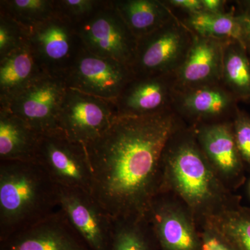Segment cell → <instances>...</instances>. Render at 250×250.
<instances>
[{
    "label": "cell",
    "mask_w": 250,
    "mask_h": 250,
    "mask_svg": "<svg viewBox=\"0 0 250 250\" xmlns=\"http://www.w3.org/2000/svg\"><path fill=\"white\" fill-rule=\"evenodd\" d=\"M184 124L172 108L152 116L118 117L85 146L91 194L112 218L147 216L160 188L163 153Z\"/></svg>",
    "instance_id": "obj_1"
},
{
    "label": "cell",
    "mask_w": 250,
    "mask_h": 250,
    "mask_svg": "<svg viewBox=\"0 0 250 250\" xmlns=\"http://www.w3.org/2000/svg\"><path fill=\"white\" fill-rule=\"evenodd\" d=\"M59 209V187L39 164L0 161V241Z\"/></svg>",
    "instance_id": "obj_2"
},
{
    "label": "cell",
    "mask_w": 250,
    "mask_h": 250,
    "mask_svg": "<svg viewBox=\"0 0 250 250\" xmlns=\"http://www.w3.org/2000/svg\"><path fill=\"white\" fill-rule=\"evenodd\" d=\"M218 176L202 152L193 127L184 123L163 153L159 191L165 185L170 187L192 211L207 213L223 196Z\"/></svg>",
    "instance_id": "obj_3"
},
{
    "label": "cell",
    "mask_w": 250,
    "mask_h": 250,
    "mask_svg": "<svg viewBox=\"0 0 250 250\" xmlns=\"http://www.w3.org/2000/svg\"><path fill=\"white\" fill-rule=\"evenodd\" d=\"M194 34L175 16L165 25L138 40L131 71L134 77L170 75L180 67Z\"/></svg>",
    "instance_id": "obj_4"
},
{
    "label": "cell",
    "mask_w": 250,
    "mask_h": 250,
    "mask_svg": "<svg viewBox=\"0 0 250 250\" xmlns=\"http://www.w3.org/2000/svg\"><path fill=\"white\" fill-rule=\"evenodd\" d=\"M36 162L57 187L91 193L93 176L86 149L60 130L41 135Z\"/></svg>",
    "instance_id": "obj_5"
},
{
    "label": "cell",
    "mask_w": 250,
    "mask_h": 250,
    "mask_svg": "<svg viewBox=\"0 0 250 250\" xmlns=\"http://www.w3.org/2000/svg\"><path fill=\"white\" fill-rule=\"evenodd\" d=\"M75 28L82 45L87 50L131 68L136 56L138 39L113 6V0H110L105 7Z\"/></svg>",
    "instance_id": "obj_6"
},
{
    "label": "cell",
    "mask_w": 250,
    "mask_h": 250,
    "mask_svg": "<svg viewBox=\"0 0 250 250\" xmlns=\"http://www.w3.org/2000/svg\"><path fill=\"white\" fill-rule=\"evenodd\" d=\"M115 102L67 88L59 128L73 142L87 146L98 139L118 118Z\"/></svg>",
    "instance_id": "obj_7"
},
{
    "label": "cell",
    "mask_w": 250,
    "mask_h": 250,
    "mask_svg": "<svg viewBox=\"0 0 250 250\" xmlns=\"http://www.w3.org/2000/svg\"><path fill=\"white\" fill-rule=\"evenodd\" d=\"M134 77L129 67L83 46L63 80L67 88L115 102Z\"/></svg>",
    "instance_id": "obj_8"
},
{
    "label": "cell",
    "mask_w": 250,
    "mask_h": 250,
    "mask_svg": "<svg viewBox=\"0 0 250 250\" xmlns=\"http://www.w3.org/2000/svg\"><path fill=\"white\" fill-rule=\"evenodd\" d=\"M67 89L63 79L45 75L0 108L9 110L38 134H50L60 130L59 113Z\"/></svg>",
    "instance_id": "obj_9"
},
{
    "label": "cell",
    "mask_w": 250,
    "mask_h": 250,
    "mask_svg": "<svg viewBox=\"0 0 250 250\" xmlns=\"http://www.w3.org/2000/svg\"><path fill=\"white\" fill-rule=\"evenodd\" d=\"M27 40L46 73L62 79L83 47L75 26L56 14L31 29Z\"/></svg>",
    "instance_id": "obj_10"
},
{
    "label": "cell",
    "mask_w": 250,
    "mask_h": 250,
    "mask_svg": "<svg viewBox=\"0 0 250 250\" xmlns=\"http://www.w3.org/2000/svg\"><path fill=\"white\" fill-rule=\"evenodd\" d=\"M59 207L91 250H111L113 218L90 192L59 187Z\"/></svg>",
    "instance_id": "obj_11"
},
{
    "label": "cell",
    "mask_w": 250,
    "mask_h": 250,
    "mask_svg": "<svg viewBox=\"0 0 250 250\" xmlns=\"http://www.w3.org/2000/svg\"><path fill=\"white\" fill-rule=\"evenodd\" d=\"M238 100L221 83L175 89L172 108L192 126L229 122L237 111Z\"/></svg>",
    "instance_id": "obj_12"
},
{
    "label": "cell",
    "mask_w": 250,
    "mask_h": 250,
    "mask_svg": "<svg viewBox=\"0 0 250 250\" xmlns=\"http://www.w3.org/2000/svg\"><path fill=\"white\" fill-rule=\"evenodd\" d=\"M175 89L174 74L134 77L115 101L118 116H152L170 109Z\"/></svg>",
    "instance_id": "obj_13"
},
{
    "label": "cell",
    "mask_w": 250,
    "mask_h": 250,
    "mask_svg": "<svg viewBox=\"0 0 250 250\" xmlns=\"http://www.w3.org/2000/svg\"><path fill=\"white\" fill-rule=\"evenodd\" d=\"M0 250H91L62 210L0 241Z\"/></svg>",
    "instance_id": "obj_14"
},
{
    "label": "cell",
    "mask_w": 250,
    "mask_h": 250,
    "mask_svg": "<svg viewBox=\"0 0 250 250\" xmlns=\"http://www.w3.org/2000/svg\"><path fill=\"white\" fill-rule=\"evenodd\" d=\"M225 42L194 34L187 57L174 73L176 89L221 83Z\"/></svg>",
    "instance_id": "obj_15"
},
{
    "label": "cell",
    "mask_w": 250,
    "mask_h": 250,
    "mask_svg": "<svg viewBox=\"0 0 250 250\" xmlns=\"http://www.w3.org/2000/svg\"><path fill=\"white\" fill-rule=\"evenodd\" d=\"M147 216L161 250H200V233L182 208L156 195Z\"/></svg>",
    "instance_id": "obj_16"
},
{
    "label": "cell",
    "mask_w": 250,
    "mask_h": 250,
    "mask_svg": "<svg viewBox=\"0 0 250 250\" xmlns=\"http://www.w3.org/2000/svg\"><path fill=\"white\" fill-rule=\"evenodd\" d=\"M197 142L218 176L231 179L241 167V157L237 148L231 122L208 123L192 126Z\"/></svg>",
    "instance_id": "obj_17"
},
{
    "label": "cell",
    "mask_w": 250,
    "mask_h": 250,
    "mask_svg": "<svg viewBox=\"0 0 250 250\" xmlns=\"http://www.w3.org/2000/svg\"><path fill=\"white\" fill-rule=\"evenodd\" d=\"M27 39L0 59V106L47 75Z\"/></svg>",
    "instance_id": "obj_18"
},
{
    "label": "cell",
    "mask_w": 250,
    "mask_h": 250,
    "mask_svg": "<svg viewBox=\"0 0 250 250\" xmlns=\"http://www.w3.org/2000/svg\"><path fill=\"white\" fill-rule=\"evenodd\" d=\"M40 136L25 122L0 108V161L36 162Z\"/></svg>",
    "instance_id": "obj_19"
},
{
    "label": "cell",
    "mask_w": 250,
    "mask_h": 250,
    "mask_svg": "<svg viewBox=\"0 0 250 250\" xmlns=\"http://www.w3.org/2000/svg\"><path fill=\"white\" fill-rule=\"evenodd\" d=\"M113 6L138 40L175 16L164 0H113Z\"/></svg>",
    "instance_id": "obj_20"
},
{
    "label": "cell",
    "mask_w": 250,
    "mask_h": 250,
    "mask_svg": "<svg viewBox=\"0 0 250 250\" xmlns=\"http://www.w3.org/2000/svg\"><path fill=\"white\" fill-rule=\"evenodd\" d=\"M221 83L238 101L250 100V56L238 41L224 45Z\"/></svg>",
    "instance_id": "obj_21"
},
{
    "label": "cell",
    "mask_w": 250,
    "mask_h": 250,
    "mask_svg": "<svg viewBox=\"0 0 250 250\" xmlns=\"http://www.w3.org/2000/svg\"><path fill=\"white\" fill-rule=\"evenodd\" d=\"M179 18V17H178ZM184 25L196 35L216 40H241V28L233 12L210 13L201 11L179 18Z\"/></svg>",
    "instance_id": "obj_22"
},
{
    "label": "cell",
    "mask_w": 250,
    "mask_h": 250,
    "mask_svg": "<svg viewBox=\"0 0 250 250\" xmlns=\"http://www.w3.org/2000/svg\"><path fill=\"white\" fill-rule=\"evenodd\" d=\"M111 250H161L147 216L113 219Z\"/></svg>",
    "instance_id": "obj_23"
},
{
    "label": "cell",
    "mask_w": 250,
    "mask_h": 250,
    "mask_svg": "<svg viewBox=\"0 0 250 250\" xmlns=\"http://www.w3.org/2000/svg\"><path fill=\"white\" fill-rule=\"evenodd\" d=\"M0 12L6 14L29 34L55 13V0H1Z\"/></svg>",
    "instance_id": "obj_24"
},
{
    "label": "cell",
    "mask_w": 250,
    "mask_h": 250,
    "mask_svg": "<svg viewBox=\"0 0 250 250\" xmlns=\"http://www.w3.org/2000/svg\"><path fill=\"white\" fill-rule=\"evenodd\" d=\"M236 247L250 250V215L236 210H222L209 218Z\"/></svg>",
    "instance_id": "obj_25"
},
{
    "label": "cell",
    "mask_w": 250,
    "mask_h": 250,
    "mask_svg": "<svg viewBox=\"0 0 250 250\" xmlns=\"http://www.w3.org/2000/svg\"><path fill=\"white\" fill-rule=\"evenodd\" d=\"M109 1L110 0H55V13L76 26L89 19Z\"/></svg>",
    "instance_id": "obj_26"
},
{
    "label": "cell",
    "mask_w": 250,
    "mask_h": 250,
    "mask_svg": "<svg viewBox=\"0 0 250 250\" xmlns=\"http://www.w3.org/2000/svg\"><path fill=\"white\" fill-rule=\"evenodd\" d=\"M27 39V33L6 14L0 12V59Z\"/></svg>",
    "instance_id": "obj_27"
},
{
    "label": "cell",
    "mask_w": 250,
    "mask_h": 250,
    "mask_svg": "<svg viewBox=\"0 0 250 250\" xmlns=\"http://www.w3.org/2000/svg\"><path fill=\"white\" fill-rule=\"evenodd\" d=\"M231 123L240 156L250 165V118L238 109Z\"/></svg>",
    "instance_id": "obj_28"
},
{
    "label": "cell",
    "mask_w": 250,
    "mask_h": 250,
    "mask_svg": "<svg viewBox=\"0 0 250 250\" xmlns=\"http://www.w3.org/2000/svg\"><path fill=\"white\" fill-rule=\"evenodd\" d=\"M200 236V250H237L236 247L210 219Z\"/></svg>",
    "instance_id": "obj_29"
},
{
    "label": "cell",
    "mask_w": 250,
    "mask_h": 250,
    "mask_svg": "<svg viewBox=\"0 0 250 250\" xmlns=\"http://www.w3.org/2000/svg\"><path fill=\"white\" fill-rule=\"evenodd\" d=\"M240 11L235 13L241 28V44L250 56V0L238 1Z\"/></svg>",
    "instance_id": "obj_30"
},
{
    "label": "cell",
    "mask_w": 250,
    "mask_h": 250,
    "mask_svg": "<svg viewBox=\"0 0 250 250\" xmlns=\"http://www.w3.org/2000/svg\"><path fill=\"white\" fill-rule=\"evenodd\" d=\"M171 9H178L185 14H193L203 11L202 0H164Z\"/></svg>",
    "instance_id": "obj_31"
},
{
    "label": "cell",
    "mask_w": 250,
    "mask_h": 250,
    "mask_svg": "<svg viewBox=\"0 0 250 250\" xmlns=\"http://www.w3.org/2000/svg\"><path fill=\"white\" fill-rule=\"evenodd\" d=\"M226 1L224 0H202L203 11L210 13H224Z\"/></svg>",
    "instance_id": "obj_32"
}]
</instances>
